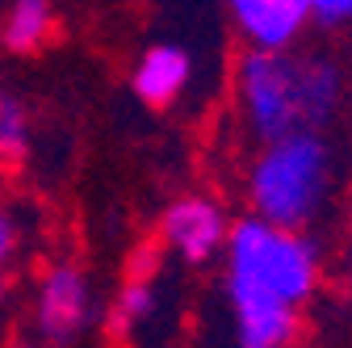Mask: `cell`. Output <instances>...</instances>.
<instances>
[{
  "instance_id": "4fadbf2b",
  "label": "cell",
  "mask_w": 352,
  "mask_h": 348,
  "mask_svg": "<svg viewBox=\"0 0 352 348\" xmlns=\"http://www.w3.org/2000/svg\"><path fill=\"white\" fill-rule=\"evenodd\" d=\"M306 13H311V25L327 34L352 30V0H306Z\"/></svg>"
},
{
  "instance_id": "52a82bcc",
  "label": "cell",
  "mask_w": 352,
  "mask_h": 348,
  "mask_svg": "<svg viewBox=\"0 0 352 348\" xmlns=\"http://www.w3.org/2000/svg\"><path fill=\"white\" fill-rule=\"evenodd\" d=\"M223 5L243 47H260V51L298 47L302 34L311 30L306 0H223Z\"/></svg>"
},
{
  "instance_id": "277c9868",
  "label": "cell",
  "mask_w": 352,
  "mask_h": 348,
  "mask_svg": "<svg viewBox=\"0 0 352 348\" xmlns=\"http://www.w3.org/2000/svg\"><path fill=\"white\" fill-rule=\"evenodd\" d=\"M101 319L97 285L80 260H51L30 294V336L38 348H76Z\"/></svg>"
},
{
  "instance_id": "9c48e42d",
  "label": "cell",
  "mask_w": 352,
  "mask_h": 348,
  "mask_svg": "<svg viewBox=\"0 0 352 348\" xmlns=\"http://www.w3.org/2000/svg\"><path fill=\"white\" fill-rule=\"evenodd\" d=\"M164 311V298H160V277L155 265H130V277L113 290V298L105 302L101 323L109 331V340H135L139 331H147Z\"/></svg>"
},
{
  "instance_id": "7c38bea8",
  "label": "cell",
  "mask_w": 352,
  "mask_h": 348,
  "mask_svg": "<svg viewBox=\"0 0 352 348\" xmlns=\"http://www.w3.org/2000/svg\"><path fill=\"white\" fill-rule=\"evenodd\" d=\"M21 248H25V227L17 219V210L9 202H0V269H5V273L17 265Z\"/></svg>"
},
{
  "instance_id": "9a60e30c",
  "label": "cell",
  "mask_w": 352,
  "mask_h": 348,
  "mask_svg": "<svg viewBox=\"0 0 352 348\" xmlns=\"http://www.w3.org/2000/svg\"><path fill=\"white\" fill-rule=\"evenodd\" d=\"M348 323H352V302H348Z\"/></svg>"
},
{
  "instance_id": "ba28073f",
  "label": "cell",
  "mask_w": 352,
  "mask_h": 348,
  "mask_svg": "<svg viewBox=\"0 0 352 348\" xmlns=\"http://www.w3.org/2000/svg\"><path fill=\"white\" fill-rule=\"evenodd\" d=\"M193 51L181 42H151L130 63V93H135L147 109H172L189 93L193 84Z\"/></svg>"
},
{
  "instance_id": "8fae6325",
  "label": "cell",
  "mask_w": 352,
  "mask_h": 348,
  "mask_svg": "<svg viewBox=\"0 0 352 348\" xmlns=\"http://www.w3.org/2000/svg\"><path fill=\"white\" fill-rule=\"evenodd\" d=\"M34 155V113L21 93L0 89V168H25Z\"/></svg>"
},
{
  "instance_id": "5bb4252c",
  "label": "cell",
  "mask_w": 352,
  "mask_h": 348,
  "mask_svg": "<svg viewBox=\"0 0 352 348\" xmlns=\"http://www.w3.org/2000/svg\"><path fill=\"white\" fill-rule=\"evenodd\" d=\"M5 298H9V273L0 269V307H5Z\"/></svg>"
},
{
  "instance_id": "5b68a950",
  "label": "cell",
  "mask_w": 352,
  "mask_h": 348,
  "mask_svg": "<svg viewBox=\"0 0 352 348\" xmlns=\"http://www.w3.org/2000/svg\"><path fill=\"white\" fill-rule=\"evenodd\" d=\"M231 214L206 189L176 193L160 214V248L185 269H210L223 260L227 235H231Z\"/></svg>"
},
{
  "instance_id": "30bf717a",
  "label": "cell",
  "mask_w": 352,
  "mask_h": 348,
  "mask_svg": "<svg viewBox=\"0 0 352 348\" xmlns=\"http://www.w3.org/2000/svg\"><path fill=\"white\" fill-rule=\"evenodd\" d=\"M55 34H59L55 0H9L0 13V51L13 59L47 51Z\"/></svg>"
},
{
  "instance_id": "7a4b0ae2",
  "label": "cell",
  "mask_w": 352,
  "mask_h": 348,
  "mask_svg": "<svg viewBox=\"0 0 352 348\" xmlns=\"http://www.w3.org/2000/svg\"><path fill=\"white\" fill-rule=\"evenodd\" d=\"M340 151L327 130H302L289 139L256 143L243 168L248 214L277 227L311 231L336 202Z\"/></svg>"
},
{
  "instance_id": "8992f818",
  "label": "cell",
  "mask_w": 352,
  "mask_h": 348,
  "mask_svg": "<svg viewBox=\"0 0 352 348\" xmlns=\"http://www.w3.org/2000/svg\"><path fill=\"white\" fill-rule=\"evenodd\" d=\"M227 319H231V344L235 348H294L302 336V311L289 302L252 290L243 281L223 277Z\"/></svg>"
},
{
  "instance_id": "6da1fadb",
  "label": "cell",
  "mask_w": 352,
  "mask_h": 348,
  "mask_svg": "<svg viewBox=\"0 0 352 348\" xmlns=\"http://www.w3.org/2000/svg\"><path fill=\"white\" fill-rule=\"evenodd\" d=\"M235 113L252 143L331 130L348 105V72L327 51L243 47L231 76Z\"/></svg>"
},
{
  "instance_id": "3957f363",
  "label": "cell",
  "mask_w": 352,
  "mask_h": 348,
  "mask_svg": "<svg viewBox=\"0 0 352 348\" xmlns=\"http://www.w3.org/2000/svg\"><path fill=\"white\" fill-rule=\"evenodd\" d=\"M227 281H243L252 290H264L289 307L306 311L323 285V248L311 231H294L264 223L256 214L231 223L227 248H223Z\"/></svg>"
}]
</instances>
